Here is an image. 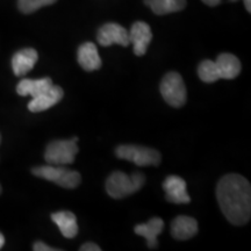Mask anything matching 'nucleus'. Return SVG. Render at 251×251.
I'll return each instance as SVG.
<instances>
[{
    "instance_id": "obj_1",
    "label": "nucleus",
    "mask_w": 251,
    "mask_h": 251,
    "mask_svg": "<svg viewBox=\"0 0 251 251\" xmlns=\"http://www.w3.org/2000/svg\"><path fill=\"white\" fill-rule=\"evenodd\" d=\"M216 198L226 219L234 226L249 222L251 215V186L237 174L222 177L216 186Z\"/></svg>"
},
{
    "instance_id": "obj_2",
    "label": "nucleus",
    "mask_w": 251,
    "mask_h": 251,
    "mask_svg": "<svg viewBox=\"0 0 251 251\" xmlns=\"http://www.w3.org/2000/svg\"><path fill=\"white\" fill-rule=\"evenodd\" d=\"M146 183V176L141 172L126 175L125 172L115 171L106 181V191L113 199H122L141 190Z\"/></svg>"
},
{
    "instance_id": "obj_3",
    "label": "nucleus",
    "mask_w": 251,
    "mask_h": 251,
    "mask_svg": "<svg viewBox=\"0 0 251 251\" xmlns=\"http://www.w3.org/2000/svg\"><path fill=\"white\" fill-rule=\"evenodd\" d=\"M31 174L36 177L52 181L58 186L64 188H76L79 186L81 177L79 172L62 168L61 165H45L37 166L31 170Z\"/></svg>"
},
{
    "instance_id": "obj_4",
    "label": "nucleus",
    "mask_w": 251,
    "mask_h": 251,
    "mask_svg": "<svg viewBox=\"0 0 251 251\" xmlns=\"http://www.w3.org/2000/svg\"><path fill=\"white\" fill-rule=\"evenodd\" d=\"M78 137L70 140H58L50 142L46 149L45 159L51 165L72 164L78 153Z\"/></svg>"
},
{
    "instance_id": "obj_5",
    "label": "nucleus",
    "mask_w": 251,
    "mask_h": 251,
    "mask_svg": "<svg viewBox=\"0 0 251 251\" xmlns=\"http://www.w3.org/2000/svg\"><path fill=\"white\" fill-rule=\"evenodd\" d=\"M159 91H161L163 99L172 107H181L186 102V86L178 72L166 74L161 81Z\"/></svg>"
},
{
    "instance_id": "obj_6",
    "label": "nucleus",
    "mask_w": 251,
    "mask_h": 251,
    "mask_svg": "<svg viewBox=\"0 0 251 251\" xmlns=\"http://www.w3.org/2000/svg\"><path fill=\"white\" fill-rule=\"evenodd\" d=\"M115 155L119 158L135 163L139 166H157L162 161V156L157 150L147 147L124 144L115 149Z\"/></svg>"
},
{
    "instance_id": "obj_7",
    "label": "nucleus",
    "mask_w": 251,
    "mask_h": 251,
    "mask_svg": "<svg viewBox=\"0 0 251 251\" xmlns=\"http://www.w3.org/2000/svg\"><path fill=\"white\" fill-rule=\"evenodd\" d=\"M97 39L100 46L109 47L112 45H120L128 47L130 45L129 34L121 25L109 23L100 27L97 34Z\"/></svg>"
},
{
    "instance_id": "obj_8",
    "label": "nucleus",
    "mask_w": 251,
    "mask_h": 251,
    "mask_svg": "<svg viewBox=\"0 0 251 251\" xmlns=\"http://www.w3.org/2000/svg\"><path fill=\"white\" fill-rule=\"evenodd\" d=\"M128 34H129L130 43H133L134 54L136 56L146 55L147 49L152 40L151 28L149 25L143 21H137L131 26Z\"/></svg>"
},
{
    "instance_id": "obj_9",
    "label": "nucleus",
    "mask_w": 251,
    "mask_h": 251,
    "mask_svg": "<svg viewBox=\"0 0 251 251\" xmlns=\"http://www.w3.org/2000/svg\"><path fill=\"white\" fill-rule=\"evenodd\" d=\"M165 199L172 203H188L191 198L186 190V181L178 176H169L163 183Z\"/></svg>"
},
{
    "instance_id": "obj_10",
    "label": "nucleus",
    "mask_w": 251,
    "mask_h": 251,
    "mask_svg": "<svg viewBox=\"0 0 251 251\" xmlns=\"http://www.w3.org/2000/svg\"><path fill=\"white\" fill-rule=\"evenodd\" d=\"M63 96H64V92H63L62 87L52 85L45 93L31 99L28 103V109L33 113L47 111V109H49L61 101Z\"/></svg>"
},
{
    "instance_id": "obj_11",
    "label": "nucleus",
    "mask_w": 251,
    "mask_h": 251,
    "mask_svg": "<svg viewBox=\"0 0 251 251\" xmlns=\"http://www.w3.org/2000/svg\"><path fill=\"white\" fill-rule=\"evenodd\" d=\"M37 59H39V54L33 48H26L15 52L12 58V69L15 76L23 77L28 74L36 64Z\"/></svg>"
},
{
    "instance_id": "obj_12",
    "label": "nucleus",
    "mask_w": 251,
    "mask_h": 251,
    "mask_svg": "<svg viewBox=\"0 0 251 251\" xmlns=\"http://www.w3.org/2000/svg\"><path fill=\"white\" fill-rule=\"evenodd\" d=\"M198 233V222L196 219L186 215H179L171 222V235L176 240L186 241Z\"/></svg>"
},
{
    "instance_id": "obj_13",
    "label": "nucleus",
    "mask_w": 251,
    "mask_h": 251,
    "mask_svg": "<svg viewBox=\"0 0 251 251\" xmlns=\"http://www.w3.org/2000/svg\"><path fill=\"white\" fill-rule=\"evenodd\" d=\"M77 59L80 67L85 71H94L101 68V58L97 46L92 42L83 43L78 48Z\"/></svg>"
},
{
    "instance_id": "obj_14",
    "label": "nucleus",
    "mask_w": 251,
    "mask_h": 251,
    "mask_svg": "<svg viewBox=\"0 0 251 251\" xmlns=\"http://www.w3.org/2000/svg\"><path fill=\"white\" fill-rule=\"evenodd\" d=\"M164 229V222L161 218L150 219L147 224L135 226L134 231L140 236L147 240V246L149 249H156L158 247V241L157 236L162 233Z\"/></svg>"
},
{
    "instance_id": "obj_15",
    "label": "nucleus",
    "mask_w": 251,
    "mask_h": 251,
    "mask_svg": "<svg viewBox=\"0 0 251 251\" xmlns=\"http://www.w3.org/2000/svg\"><path fill=\"white\" fill-rule=\"evenodd\" d=\"M215 65L218 69L220 79H234L241 72V62L236 56L233 54H221L216 58Z\"/></svg>"
},
{
    "instance_id": "obj_16",
    "label": "nucleus",
    "mask_w": 251,
    "mask_h": 251,
    "mask_svg": "<svg viewBox=\"0 0 251 251\" xmlns=\"http://www.w3.org/2000/svg\"><path fill=\"white\" fill-rule=\"evenodd\" d=\"M52 86L50 78H41V79H23L17 85V92L19 96H30L31 98L45 93Z\"/></svg>"
},
{
    "instance_id": "obj_17",
    "label": "nucleus",
    "mask_w": 251,
    "mask_h": 251,
    "mask_svg": "<svg viewBox=\"0 0 251 251\" xmlns=\"http://www.w3.org/2000/svg\"><path fill=\"white\" fill-rule=\"evenodd\" d=\"M51 220L57 225L62 235L67 238H74L78 234L76 215L69 211L56 212L51 214Z\"/></svg>"
},
{
    "instance_id": "obj_18",
    "label": "nucleus",
    "mask_w": 251,
    "mask_h": 251,
    "mask_svg": "<svg viewBox=\"0 0 251 251\" xmlns=\"http://www.w3.org/2000/svg\"><path fill=\"white\" fill-rule=\"evenodd\" d=\"M144 5L157 15H165L184 9L186 0H144Z\"/></svg>"
},
{
    "instance_id": "obj_19",
    "label": "nucleus",
    "mask_w": 251,
    "mask_h": 251,
    "mask_svg": "<svg viewBox=\"0 0 251 251\" xmlns=\"http://www.w3.org/2000/svg\"><path fill=\"white\" fill-rule=\"evenodd\" d=\"M198 76H199L203 83L211 84L219 80L220 77L215 62L211 61V59H205V61L200 63L199 67H198Z\"/></svg>"
},
{
    "instance_id": "obj_20",
    "label": "nucleus",
    "mask_w": 251,
    "mask_h": 251,
    "mask_svg": "<svg viewBox=\"0 0 251 251\" xmlns=\"http://www.w3.org/2000/svg\"><path fill=\"white\" fill-rule=\"evenodd\" d=\"M57 0H19L18 7L24 14H30L37 9L55 4Z\"/></svg>"
},
{
    "instance_id": "obj_21",
    "label": "nucleus",
    "mask_w": 251,
    "mask_h": 251,
    "mask_svg": "<svg viewBox=\"0 0 251 251\" xmlns=\"http://www.w3.org/2000/svg\"><path fill=\"white\" fill-rule=\"evenodd\" d=\"M33 249L35 251H58L59 250V249H54V248L47 246V244H45L43 242L34 243Z\"/></svg>"
},
{
    "instance_id": "obj_22",
    "label": "nucleus",
    "mask_w": 251,
    "mask_h": 251,
    "mask_svg": "<svg viewBox=\"0 0 251 251\" xmlns=\"http://www.w3.org/2000/svg\"><path fill=\"white\" fill-rule=\"evenodd\" d=\"M81 251H100V247L96 243H85L80 247Z\"/></svg>"
},
{
    "instance_id": "obj_23",
    "label": "nucleus",
    "mask_w": 251,
    "mask_h": 251,
    "mask_svg": "<svg viewBox=\"0 0 251 251\" xmlns=\"http://www.w3.org/2000/svg\"><path fill=\"white\" fill-rule=\"evenodd\" d=\"M203 4H206L207 6H211V7H214V6H218L219 4H221L222 0H201ZM230 1H238V0H230Z\"/></svg>"
},
{
    "instance_id": "obj_24",
    "label": "nucleus",
    "mask_w": 251,
    "mask_h": 251,
    "mask_svg": "<svg viewBox=\"0 0 251 251\" xmlns=\"http://www.w3.org/2000/svg\"><path fill=\"white\" fill-rule=\"evenodd\" d=\"M244 6H246L247 11L250 13L251 12V0H244Z\"/></svg>"
},
{
    "instance_id": "obj_25",
    "label": "nucleus",
    "mask_w": 251,
    "mask_h": 251,
    "mask_svg": "<svg viewBox=\"0 0 251 251\" xmlns=\"http://www.w3.org/2000/svg\"><path fill=\"white\" fill-rule=\"evenodd\" d=\"M4 244H5V237H4V235L0 233V249L4 247Z\"/></svg>"
},
{
    "instance_id": "obj_26",
    "label": "nucleus",
    "mask_w": 251,
    "mask_h": 251,
    "mask_svg": "<svg viewBox=\"0 0 251 251\" xmlns=\"http://www.w3.org/2000/svg\"><path fill=\"white\" fill-rule=\"evenodd\" d=\"M0 193H1V185H0Z\"/></svg>"
},
{
    "instance_id": "obj_27",
    "label": "nucleus",
    "mask_w": 251,
    "mask_h": 251,
    "mask_svg": "<svg viewBox=\"0 0 251 251\" xmlns=\"http://www.w3.org/2000/svg\"><path fill=\"white\" fill-rule=\"evenodd\" d=\"M0 142H1V135H0Z\"/></svg>"
}]
</instances>
